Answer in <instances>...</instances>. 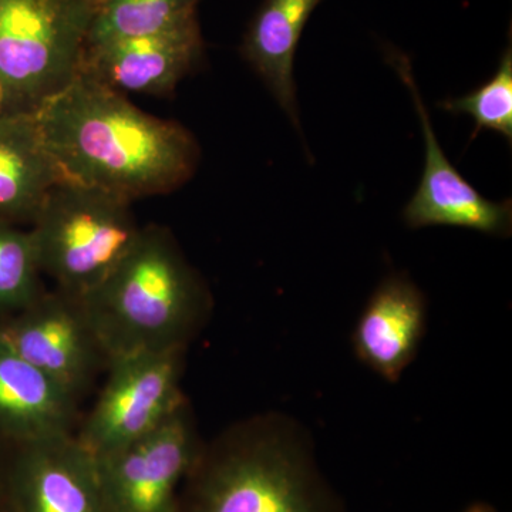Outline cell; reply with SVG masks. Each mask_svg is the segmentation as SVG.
Wrapping results in <instances>:
<instances>
[{"instance_id": "cell-18", "label": "cell", "mask_w": 512, "mask_h": 512, "mask_svg": "<svg viewBox=\"0 0 512 512\" xmlns=\"http://www.w3.org/2000/svg\"><path fill=\"white\" fill-rule=\"evenodd\" d=\"M451 114H467L476 128L471 140L481 130L497 131L512 143V50L508 46L501 56L494 76L474 92L458 99H448L437 104Z\"/></svg>"}, {"instance_id": "cell-4", "label": "cell", "mask_w": 512, "mask_h": 512, "mask_svg": "<svg viewBox=\"0 0 512 512\" xmlns=\"http://www.w3.org/2000/svg\"><path fill=\"white\" fill-rule=\"evenodd\" d=\"M131 204L92 185L56 184L28 228L42 275L73 295L93 291L140 234Z\"/></svg>"}, {"instance_id": "cell-6", "label": "cell", "mask_w": 512, "mask_h": 512, "mask_svg": "<svg viewBox=\"0 0 512 512\" xmlns=\"http://www.w3.org/2000/svg\"><path fill=\"white\" fill-rule=\"evenodd\" d=\"M187 350L114 357L76 439L94 458L127 446L156 429L187 400L181 390Z\"/></svg>"}, {"instance_id": "cell-3", "label": "cell", "mask_w": 512, "mask_h": 512, "mask_svg": "<svg viewBox=\"0 0 512 512\" xmlns=\"http://www.w3.org/2000/svg\"><path fill=\"white\" fill-rule=\"evenodd\" d=\"M109 356L188 350L212 312V295L171 232L141 227L133 247L82 296Z\"/></svg>"}, {"instance_id": "cell-1", "label": "cell", "mask_w": 512, "mask_h": 512, "mask_svg": "<svg viewBox=\"0 0 512 512\" xmlns=\"http://www.w3.org/2000/svg\"><path fill=\"white\" fill-rule=\"evenodd\" d=\"M35 116L66 180L130 201L177 190L200 161L187 128L151 116L83 73L40 104Z\"/></svg>"}, {"instance_id": "cell-13", "label": "cell", "mask_w": 512, "mask_h": 512, "mask_svg": "<svg viewBox=\"0 0 512 512\" xmlns=\"http://www.w3.org/2000/svg\"><path fill=\"white\" fill-rule=\"evenodd\" d=\"M79 404L0 335V437L6 443L76 433Z\"/></svg>"}, {"instance_id": "cell-2", "label": "cell", "mask_w": 512, "mask_h": 512, "mask_svg": "<svg viewBox=\"0 0 512 512\" xmlns=\"http://www.w3.org/2000/svg\"><path fill=\"white\" fill-rule=\"evenodd\" d=\"M175 512L346 510L320 468L311 431L289 414L265 412L204 441Z\"/></svg>"}, {"instance_id": "cell-8", "label": "cell", "mask_w": 512, "mask_h": 512, "mask_svg": "<svg viewBox=\"0 0 512 512\" xmlns=\"http://www.w3.org/2000/svg\"><path fill=\"white\" fill-rule=\"evenodd\" d=\"M0 335L79 402L109 365L82 296L59 288L45 289L20 311L0 316Z\"/></svg>"}, {"instance_id": "cell-14", "label": "cell", "mask_w": 512, "mask_h": 512, "mask_svg": "<svg viewBox=\"0 0 512 512\" xmlns=\"http://www.w3.org/2000/svg\"><path fill=\"white\" fill-rule=\"evenodd\" d=\"M62 180L35 111H0V217L29 227Z\"/></svg>"}, {"instance_id": "cell-19", "label": "cell", "mask_w": 512, "mask_h": 512, "mask_svg": "<svg viewBox=\"0 0 512 512\" xmlns=\"http://www.w3.org/2000/svg\"><path fill=\"white\" fill-rule=\"evenodd\" d=\"M10 444L0 437V487L5 476L6 463H8Z\"/></svg>"}, {"instance_id": "cell-17", "label": "cell", "mask_w": 512, "mask_h": 512, "mask_svg": "<svg viewBox=\"0 0 512 512\" xmlns=\"http://www.w3.org/2000/svg\"><path fill=\"white\" fill-rule=\"evenodd\" d=\"M45 289L29 229L0 217V316L20 311Z\"/></svg>"}, {"instance_id": "cell-10", "label": "cell", "mask_w": 512, "mask_h": 512, "mask_svg": "<svg viewBox=\"0 0 512 512\" xmlns=\"http://www.w3.org/2000/svg\"><path fill=\"white\" fill-rule=\"evenodd\" d=\"M386 60L412 94L426 150V164L421 183L403 211L407 227L419 229L446 225L473 229L494 237H510L511 201L487 200L458 173L444 154L434 133L430 114L421 99L409 57L394 47H387Z\"/></svg>"}, {"instance_id": "cell-11", "label": "cell", "mask_w": 512, "mask_h": 512, "mask_svg": "<svg viewBox=\"0 0 512 512\" xmlns=\"http://www.w3.org/2000/svg\"><path fill=\"white\" fill-rule=\"evenodd\" d=\"M198 16L150 33L87 47L82 72L121 94H165L201 59Z\"/></svg>"}, {"instance_id": "cell-16", "label": "cell", "mask_w": 512, "mask_h": 512, "mask_svg": "<svg viewBox=\"0 0 512 512\" xmlns=\"http://www.w3.org/2000/svg\"><path fill=\"white\" fill-rule=\"evenodd\" d=\"M200 0H101L87 47L161 32L197 16Z\"/></svg>"}, {"instance_id": "cell-21", "label": "cell", "mask_w": 512, "mask_h": 512, "mask_svg": "<svg viewBox=\"0 0 512 512\" xmlns=\"http://www.w3.org/2000/svg\"><path fill=\"white\" fill-rule=\"evenodd\" d=\"M93 2L96 3V6H97L101 2V0H93Z\"/></svg>"}, {"instance_id": "cell-5", "label": "cell", "mask_w": 512, "mask_h": 512, "mask_svg": "<svg viewBox=\"0 0 512 512\" xmlns=\"http://www.w3.org/2000/svg\"><path fill=\"white\" fill-rule=\"evenodd\" d=\"M93 0H0V111H35L82 72Z\"/></svg>"}, {"instance_id": "cell-7", "label": "cell", "mask_w": 512, "mask_h": 512, "mask_svg": "<svg viewBox=\"0 0 512 512\" xmlns=\"http://www.w3.org/2000/svg\"><path fill=\"white\" fill-rule=\"evenodd\" d=\"M204 446L188 400L146 436L97 457L110 512H175Z\"/></svg>"}, {"instance_id": "cell-12", "label": "cell", "mask_w": 512, "mask_h": 512, "mask_svg": "<svg viewBox=\"0 0 512 512\" xmlns=\"http://www.w3.org/2000/svg\"><path fill=\"white\" fill-rule=\"evenodd\" d=\"M427 312L426 295L409 276H386L353 330L357 359L387 382H399L426 335Z\"/></svg>"}, {"instance_id": "cell-9", "label": "cell", "mask_w": 512, "mask_h": 512, "mask_svg": "<svg viewBox=\"0 0 512 512\" xmlns=\"http://www.w3.org/2000/svg\"><path fill=\"white\" fill-rule=\"evenodd\" d=\"M0 512H110L96 458L74 434L10 444Z\"/></svg>"}, {"instance_id": "cell-15", "label": "cell", "mask_w": 512, "mask_h": 512, "mask_svg": "<svg viewBox=\"0 0 512 512\" xmlns=\"http://www.w3.org/2000/svg\"><path fill=\"white\" fill-rule=\"evenodd\" d=\"M322 0H265L256 12L241 53L261 76L293 126L299 127L293 60L306 22Z\"/></svg>"}, {"instance_id": "cell-20", "label": "cell", "mask_w": 512, "mask_h": 512, "mask_svg": "<svg viewBox=\"0 0 512 512\" xmlns=\"http://www.w3.org/2000/svg\"><path fill=\"white\" fill-rule=\"evenodd\" d=\"M464 512H497L493 505L487 503H474L468 505Z\"/></svg>"}]
</instances>
